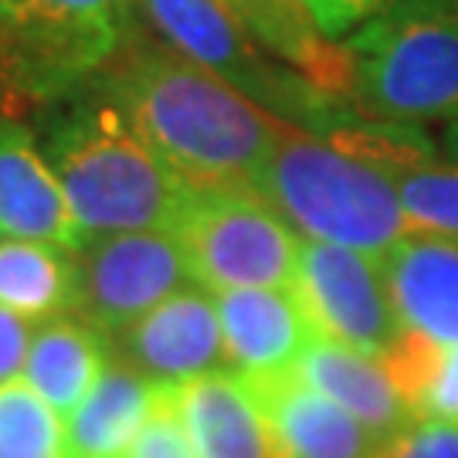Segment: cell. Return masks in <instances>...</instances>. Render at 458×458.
<instances>
[{
	"label": "cell",
	"instance_id": "obj_3",
	"mask_svg": "<svg viewBox=\"0 0 458 458\" xmlns=\"http://www.w3.org/2000/svg\"><path fill=\"white\" fill-rule=\"evenodd\" d=\"M251 187L310 242L380 259L414 231L397 187L380 166L357 160L299 126L278 140L255 170Z\"/></svg>",
	"mask_w": 458,
	"mask_h": 458
},
{
	"label": "cell",
	"instance_id": "obj_28",
	"mask_svg": "<svg viewBox=\"0 0 458 458\" xmlns=\"http://www.w3.org/2000/svg\"><path fill=\"white\" fill-rule=\"evenodd\" d=\"M445 153L458 164V115L448 123V132H445Z\"/></svg>",
	"mask_w": 458,
	"mask_h": 458
},
{
	"label": "cell",
	"instance_id": "obj_21",
	"mask_svg": "<svg viewBox=\"0 0 458 458\" xmlns=\"http://www.w3.org/2000/svg\"><path fill=\"white\" fill-rule=\"evenodd\" d=\"M0 458H68L65 421L24 377L0 384Z\"/></svg>",
	"mask_w": 458,
	"mask_h": 458
},
{
	"label": "cell",
	"instance_id": "obj_13",
	"mask_svg": "<svg viewBox=\"0 0 458 458\" xmlns=\"http://www.w3.org/2000/svg\"><path fill=\"white\" fill-rule=\"evenodd\" d=\"M0 238L45 242L68 251L89 245L48 160L17 123H0Z\"/></svg>",
	"mask_w": 458,
	"mask_h": 458
},
{
	"label": "cell",
	"instance_id": "obj_12",
	"mask_svg": "<svg viewBox=\"0 0 458 458\" xmlns=\"http://www.w3.org/2000/svg\"><path fill=\"white\" fill-rule=\"evenodd\" d=\"M394 312L408 333L438 346L458 344V238L411 231L380 259Z\"/></svg>",
	"mask_w": 458,
	"mask_h": 458
},
{
	"label": "cell",
	"instance_id": "obj_14",
	"mask_svg": "<svg viewBox=\"0 0 458 458\" xmlns=\"http://www.w3.org/2000/svg\"><path fill=\"white\" fill-rule=\"evenodd\" d=\"M214 310L228 363L238 367V374L285 370L316 340V329L293 285L214 293Z\"/></svg>",
	"mask_w": 458,
	"mask_h": 458
},
{
	"label": "cell",
	"instance_id": "obj_18",
	"mask_svg": "<svg viewBox=\"0 0 458 458\" xmlns=\"http://www.w3.org/2000/svg\"><path fill=\"white\" fill-rule=\"evenodd\" d=\"M160 384L136 374L126 363L106 367L96 387L65 418L68 458H123L147 425Z\"/></svg>",
	"mask_w": 458,
	"mask_h": 458
},
{
	"label": "cell",
	"instance_id": "obj_9",
	"mask_svg": "<svg viewBox=\"0 0 458 458\" xmlns=\"http://www.w3.org/2000/svg\"><path fill=\"white\" fill-rule=\"evenodd\" d=\"M0 31L14 34V68L34 92H55L119 51L130 0H11Z\"/></svg>",
	"mask_w": 458,
	"mask_h": 458
},
{
	"label": "cell",
	"instance_id": "obj_25",
	"mask_svg": "<svg viewBox=\"0 0 458 458\" xmlns=\"http://www.w3.org/2000/svg\"><path fill=\"white\" fill-rule=\"evenodd\" d=\"M414 418L458 421V344L442 346L435 374H431L425 394H421V401L414 408Z\"/></svg>",
	"mask_w": 458,
	"mask_h": 458
},
{
	"label": "cell",
	"instance_id": "obj_20",
	"mask_svg": "<svg viewBox=\"0 0 458 458\" xmlns=\"http://www.w3.org/2000/svg\"><path fill=\"white\" fill-rule=\"evenodd\" d=\"M79 306L75 251L45 242L0 238V310L31 323L68 316Z\"/></svg>",
	"mask_w": 458,
	"mask_h": 458
},
{
	"label": "cell",
	"instance_id": "obj_6",
	"mask_svg": "<svg viewBox=\"0 0 458 458\" xmlns=\"http://www.w3.org/2000/svg\"><path fill=\"white\" fill-rule=\"evenodd\" d=\"M140 7L177 55L214 72L278 119L319 136L340 115L336 102L319 96L299 72L276 65L248 41L242 21L221 0H140Z\"/></svg>",
	"mask_w": 458,
	"mask_h": 458
},
{
	"label": "cell",
	"instance_id": "obj_2",
	"mask_svg": "<svg viewBox=\"0 0 458 458\" xmlns=\"http://www.w3.org/2000/svg\"><path fill=\"white\" fill-rule=\"evenodd\" d=\"M45 160L85 238L170 231L187 181L160 160L119 106H79L51 126Z\"/></svg>",
	"mask_w": 458,
	"mask_h": 458
},
{
	"label": "cell",
	"instance_id": "obj_4",
	"mask_svg": "<svg viewBox=\"0 0 458 458\" xmlns=\"http://www.w3.org/2000/svg\"><path fill=\"white\" fill-rule=\"evenodd\" d=\"M346 51L367 119L414 126L458 115V0H387Z\"/></svg>",
	"mask_w": 458,
	"mask_h": 458
},
{
	"label": "cell",
	"instance_id": "obj_16",
	"mask_svg": "<svg viewBox=\"0 0 458 458\" xmlns=\"http://www.w3.org/2000/svg\"><path fill=\"white\" fill-rule=\"evenodd\" d=\"M293 370L312 391H319L336 408H344L350 418H357L377 442H387L391 435L414 421V414L404 404V397L397 394L380 360L357 353L344 344L316 336L299 353Z\"/></svg>",
	"mask_w": 458,
	"mask_h": 458
},
{
	"label": "cell",
	"instance_id": "obj_7",
	"mask_svg": "<svg viewBox=\"0 0 458 458\" xmlns=\"http://www.w3.org/2000/svg\"><path fill=\"white\" fill-rule=\"evenodd\" d=\"M75 312L113 340L191 282V265L174 231L98 234L89 238L82 251H75Z\"/></svg>",
	"mask_w": 458,
	"mask_h": 458
},
{
	"label": "cell",
	"instance_id": "obj_1",
	"mask_svg": "<svg viewBox=\"0 0 458 458\" xmlns=\"http://www.w3.org/2000/svg\"><path fill=\"white\" fill-rule=\"evenodd\" d=\"M132 130L187 183H248L295 126L177 51L136 45L113 75Z\"/></svg>",
	"mask_w": 458,
	"mask_h": 458
},
{
	"label": "cell",
	"instance_id": "obj_26",
	"mask_svg": "<svg viewBox=\"0 0 458 458\" xmlns=\"http://www.w3.org/2000/svg\"><path fill=\"white\" fill-rule=\"evenodd\" d=\"M312 17V24L327 38H344L353 28H363L387 0H299Z\"/></svg>",
	"mask_w": 458,
	"mask_h": 458
},
{
	"label": "cell",
	"instance_id": "obj_24",
	"mask_svg": "<svg viewBox=\"0 0 458 458\" xmlns=\"http://www.w3.org/2000/svg\"><path fill=\"white\" fill-rule=\"evenodd\" d=\"M374 458H458V421L418 418L377 445Z\"/></svg>",
	"mask_w": 458,
	"mask_h": 458
},
{
	"label": "cell",
	"instance_id": "obj_19",
	"mask_svg": "<svg viewBox=\"0 0 458 458\" xmlns=\"http://www.w3.org/2000/svg\"><path fill=\"white\" fill-rule=\"evenodd\" d=\"M106 367V336L82 316H55L34 329L21 377L65 421Z\"/></svg>",
	"mask_w": 458,
	"mask_h": 458
},
{
	"label": "cell",
	"instance_id": "obj_17",
	"mask_svg": "<svg viewBox=\"0 0 458 458\" xmlns=\"http://www.w3.org/2000/svg\"><path fill=\"white\" fill-rule=\"evenodd\" d=\"M242 28L265 48L299 68V75L329 102L353 96V58L346 45L319 31L299 0H221Z\"/></svg>",
	"mask_w": 458,
	"mask_h": 458
},
{
	"label": "cell",
	"instance_id": "obj_27",
	"mask_svg": "<svg viewBox=\"0 0 458 458\" xmlns=\"http://www.w3.org/2000/svg\"><path fill=\"white\" fill-rule=\"evenodd\" d=\"M31 319L11 310H0V384L24 374L28 346H31Z\"/></svg>",
	"mask_w": 458,
	"mask_h": 458
},
{
	"label": "cell",
	"instance_id": "obj_5",
	"mask_svg": "<svg viewBox=\"0 0 458 458\" xmlns=\"http://www.w3.org/2000/svg\"><path fill=\"white\" fill-rule=\"evenodd\" d=\"M170 231L208 293L293 285L299 238L248 183H187Z\"/></svg>",
	"mask_w": 458,
	"mask_h": 458
},
{
	"label": "cell",
	"instance_id": "obj_11",
	"mask_svg": "<svg viewBox=\"0 0 458 458\" xmlns=\"http://www.w3.org/2000/svg\"><path fill=\"white\" fill-rule=\"evenodd\" d=\"M272 431L278 458H374L377 438L312 391L293 367L272 374H238Z\"/></svg>",
	"mask_w": 458,
	"mask_h": 458
},
{
	"label": "cell",
	"instance_id": "obj_23",
	"mask_svg": "<svg viewBox=\"0 0 458 458\" xmlns=\"http://www.w3.org/2000/svg\"><path fill=\"white\" fill-rule=\"evenodd\" d=\"M123 458H200L191 435L183 431L181 418L166 404L164 384L157 394V404L149 411L147 425L140 428V435L132 438L130 452Z\"/></svg>",
	"mask_w": 458,
	"mask_h": 458
},
{
	"label": "cell",
	"instance_id": "obj_29",
	"mask_svg": "<svg viewBox=\"0 0 458 458\" xmlns=\"http://www.w3.org/2000/svg\"><path fill=\"white\" fill-rule=\"evenodd\" d=\"M11 14H14V4L11 0H0V28L11 21Z\"/></svg>",
	"mask_w": 458,
	"mask_h": 458
},
{
	"label": "cell",
	"instance_id": "obj_15",
	"mask_svg": "<svg viewBox=\"0 0 458 458\" xmlns=\"http://www.w3.org/2000/svg\"><path fill=\"white\" fill-rule=\"evenodd\" d=\"M164 394L200 458H278L262 411L238 374L191 377L164 384Z\"/></svg>",
	"mask_w": 458,
	"mask_h": 458
},
{
	"label": "cell",
	"instance_id": "obj_10",
	"mask_svg": "<svg viewBox=\"0 0 458 458\" xmlns=\"http://www.w3.org/2000/svg\"><path fill=\"white\" fill-rule=\"evenodd\" d=\"M123 363L153 384H181L191 377L217 374L228 353L208 293L187 285L164 299L157 310L115 336Z\"/></svg>",
	"mask_w": 458,
	"mask_h": 458
},
{
	"label": "cell",
	"instance_id": "obj_22",
	"mask_svg": "<svg viewBox=\"0 0 458 458\" xmlns=\"http://www.w3.org/2000/svg\"><path fill=\"white\" fill-rule=\"evenodd\" d=\"M414 231L458 238V166L418 164L387 170Z\"/></svg>",
	"mask_w": 458,
	"mask_h": 458
},
{
	"label": "cell",
	"instance_id": "obj_8",
	"mask_svg": "<svg viewBox=\"0 0 458 458\" xmlns=\"http://www.w3.org/2000/svg\"><path fill=\"white\" fill-rule=\"evenodd\" d=\"M293 289L323 340L384 360L404 336L374 255L306 238L295 255Z\"/></svg>",
	"mask_w": 458,
	"mask_h": 458
}]
</instances>
